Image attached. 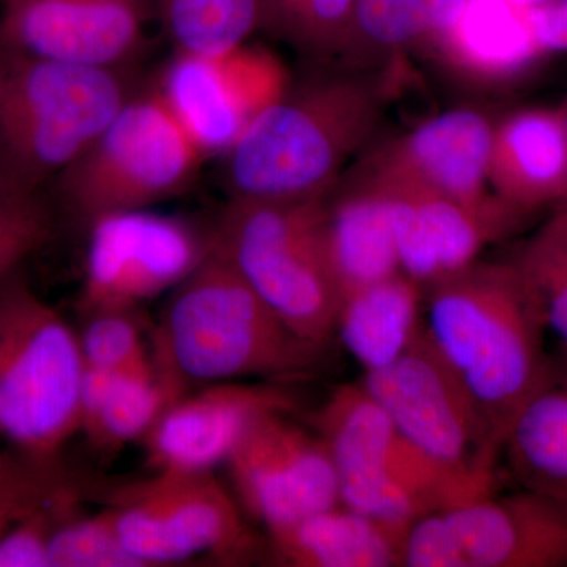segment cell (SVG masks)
<instances>
[{
    "label": "cell",
    "mask_w": 567,
    "mask_h": 567,
    "mask_svg": "<svg viewBox=\"0 0 567 567\" xmlns=\"http://www.w3.org/2000/svg\"><path fill=\"white\" fill-rule=\"evenodd\" d=\"M14 522L6 520V518H0V535H2L3 532H6L7 528L10 527V525H13Z\"/></svg>",
    "instance_id": "37"
},
{
    "label": "cell",
    "mask_w": 567,
    "mask_h": 567,
    "mask_svg": "<svg viewBox=\"0 0 567 567\" xmlns=\"http://www.w3.org/2000/svg\"><path fill=\"white\" fill-rule=\"evenodd\" d=\"M398 66H336L309 74L265 107L224 153L229 199L309 200L327 196L382 121Z\"/></svg>",
    "instance_id": "1"
},
{
    "label": "cell",
    "mask_w": 567,
    "mask_h": 567,
    "mask_svg": "<svg viewBox=\"0 0 567 567\" xmlns=\"http://www.w3.org/2000/svg\"><path fill=\"white\" fill-rule=\"evenodd\" d=\"M328 246L342 298L401 274L385 193L354 169L327 194Z\"/></svg>",
    "instance_id": "20"
},
{
    "label": "cell",
    "mask_w": 567,
    "mask_h": 567,
    "mask_svg": "<svg viewBox=\"0 0 567 567\" xmlns=\"http://www.w3.org/2000/svg\"><path fill=\"white\" fill-rule=\"evenodd\" d=\"M293 395L268 383H208L182 394L142 439L155 473H213L226 464L254 421L271 412H292Z\"/></svg>",
    "instance_id": "16"
},
{
    "label": "cell",
    "mask_w": 567,
    "mask_h": 567,
    "mask_svg": "<svg viewBox=\"0 0 567 567\" xmlns=\"http://www.w3.org/2000/svg\"><path fill=\"white\" fill-rule=\"evenodd\" d=\"M111 507L123 546L141 567L207 555L241 561L256 550L240 505L213 473H155Z\"/></svg>",
    "instance_id": "10"
},
{
    "label": "cell",
    "mask_w": 567,
    "mask_h": 567,
    "mask_svg": "<svg viewBox=\"0 0 567 567\" xmlns=\"http://www.w3.org/2000/svg\"><path fill=\"white\" fill-rule=\"evenodd\" d=\"M495 121L456 107L420 123L358 164L365 173L425 186L470 210L517 226L522 216L499 203L488 185Z\"/></svg>",
    "instance_id": "14"
},
{
    "label": "cell",
    "mask_w": 567,
    "mask_h": 567,
    "mask_svg": "<svg viewBox=\"0 0 567 567\" xmlns=\"http://www.w3.org/2000/svg\"><path fill=\"white\" fill-rule=\"evenodd\" d=\"M212 244L295 334L324 347L341 293L328 246L327 196L229 199Z\"/></svg>",
    "instance_id": "6"
},
{
    "label": "cell",
    "mask_w": 567,
    "mask_h": 567,
    "mask_svg": "<svg viewBox=\"0 0 567 567\" xmlns=\"http://www.w3.org/2000/svg\"><path fill=\"white\" fill-rule=\"evenodd\" d=\"M74 495L37 507L0 535V567H51V537Z\"/></svg>",
    "instance_id": "32"
},
{
    "label": "cell",
    "mask_w": 567,
    "mask_h": 567,
    "mask_svg": "<svg viewBox=\"0 0 567 567\" xmlns=\"http://www.w3.org/2000/svg\"><path fill=\"white\" fill-rule=\"evenodd\" d=\"M289 415L271 412L254 421L224 464L238 505L267 532L341 505L322 439Z\"/></svg>",
    "instance_id": "13"
},
{
    "label": "cell",
    "mask_w": 567,
    "mask_h": 567,
    "mask_svg": "<svg viewBox=\"0 0 567 567\" xmlns=\"http://www.w3.org/2000/svg\"><path fill=\"white\" fill-rule=\"evenodd\" d=\"M54 230L55 208L47 192L0 189V281L20 271L28 257L50 244Z\"/></svg>",
    "instance_id": "30"
},
{
    "label": "cell",
    "mask_w": 567,
    "mask_h": 567,
    "mask_svg": "<svg viewBox=\"0 0 567 567\" xmlns=\"http://www.w3.org/2000/svg\"><path fill=\"white\" fill-rule=\"evenodd\" d=\"M436 55L458 76L495 85L524 76L547 54L537 43L532 10L509 0H466Z\"/></svg>",
    "instance_id": "21"
},
{
    "label": "cell",
    "mask_w": 567,
    "mask_h": 567,
    "mask_svg": "<svg viewBox=\"0 0 567 567\" xmlns=\"http://www.w3.org/2000/svg\"><path fill=\"white\" fill-rule=\"evenodd\" d=\"M360 385L402 434L447 475L480 496L496 491L502 443L436 352L424 324L398 360L379 371L364 372Z\"/></svg>",
    "instance_id": "9"
},
{
    "label": "cell",
    "mask_w": 567,
    "mask_h": 567,
    "mask_svg": "<svg viewBox=\"0 0 567 567\" xmlns=\"http://www.w3.org/2000/svg\"><path fill=\"white\" fill-rule=\"evenodd\" d=\"M424 330L499 443L550 371L547 328L514 260L473 262L425 286Z\"/></svg>",
    "instance_id": "2"
},
{
    "label": "cell",
    "mask_w": 567,
    "mask_h": 567,
    "mask_svg": "<svg viewBox=\"0 0 567 567\" xmlns=\"http://www.w3.org/2000/svg\"><path fill=\"white\" fill-rule=\"evenodd\" d=\"M204 159L152 85L136 91L47 189L52 204L89 227L111 213L144 210L182 196L196 183Z\"/></svg>",
    "instance_id": "8"
},
{
    "label": "cell",
    "mask_w": 567,
    "mask_h": 567,
    "mask_svg": "<svg viewBox=\"0 0 567 567\" xmlns=\"http://www.w3.org/2000/svg\"><path fill=\"white\" fill-rule=\"evenodd\" d=\"M423 0H354L352 32L339 65L371 71L399 65L402 52L420 47Z\"/></svg>",
    "instance_id": "26"
},
{
    "label": "cell",
    "mask_w": 567,
    "mask_h": 567,
    "mask_svg": "<svg viewBox=\"0 0 567 567\" xmlns=\"http://www.w3.org/2000/svg\"><path fill=\"white\" fill-rule=\"evenodd\" d=\"M488 185L522 218L567 203V132L559 107H525L495 122Z\"/></svg>",
    "instance_id": "18"
},
{
    "label": "cell",
    "mask_w": 567,
    "mask_h": 567,
    "mask_svg": "<svg viewBox=\"0 0 567 567\" xmlns=\"http://www.w3.org/2000/svg\"><path fill=\"white\" fill-rule=\"evenodd\" d=\"M0 2H3V0H0Z\"/></svg>",
    "instance_id": "39"
},
{
    "label": "cell",
    "mask_w": 567,
    "mask_h": 567,
    "mask_svg": "<svg viewBox=\"0 0 567 567\" xmlns=\"http://www.w3.org/2000/svg\"><path fill=\"white\" fill-rule=\"evenodd\" d=\"M153 14V0H3L0 44L76 65L128 69Z\"/></svg>",
    "instance_id": "15"
},
{
    "label": "cell",
    "mask_w": 567,
    "mask_h": 567,
    "mask_svg": "<svg viewBox=\"0 0 567 567\" xmlns=\"http://www.w3.org/2000/svg\"><path fill=\"white\" fill-rule=\"evenodd\" d=\"M186 383L290 380L322 347L293 333L212 244L171 292L153 342Z\"/></svg>",
    "instance_id": "3"
},
{
    "label": "cell",
    "mask_w": 567,
    "mask_h": 567,
    "mask_svg": "<svg viewBox=\"0 0 567 567\" xmlns=\"http://www.w3.org/2000/svg\"><path fill=\"white\" fill-rule=\"evenodd\" d=\"M80 344L85 368L126 369L148 360L136 311H103L85 316Z\"/></svg>",
    "instance_id": "31"
},
{
    "label": "cell",
    "mask_w": 567,
    "mask_h": 567,
    "mask_svg": "<svg viewBox=\"0 0 567 567\" xmlns=\"http://www.w3.org/2000/svg\"><path fill=\"white\" fill-rule=\"evenodd\" d=\"M537 43L546 54L567 52V0L532 10Z\"/></svg>",
    "instance_id": "35"
},
{
    "label": "cell",
    "mask_w": 567,
    "mask_h": 567,
    "mask_svg": "<svg viewBox=\"0 0 567 567\" xmlns=\"http://www.w3.org/2000/svg\"><path fill=\"white\" fill-rule=\"evenodd\" d=\"M289 84L271 52L244 43L221 55L175 51L153 87L207 158L227 153Z\"/></svg>",
    "instance_id": "12"
},
{
    "label": "cell",
    "mask_w": 567,
    "mask_h": 567,
    "mask_svg": "<svg viewBox=\"0 0 567 567\" xmlns=\"http://www.w3.org/2000/svg\"><path fill=\"white\" fill-rule=\"evenodd\" d=\"M89 229L80 308L84 316L136 311L173 292L212 248L203 233L177 216L144 210L111 213Z\"/></svg>",
    "instance_id": "11"
},
{
    "label": "cell",
    "mask_w": 567,
    "mask_h": 567,
    "mask_svg": "<svg viewBox=\"0 0 567 567\" xmlns=\"http://www.w3.org/2000/svg\"><path fill=\"white\" fill-rule=\"evenodd\" d=\"M421 289L401 271L342 298L336 331L364 372L386 368L412 344L423 324Z\"/></svg>",
    "instance_id": "24"
},
{
    "label": "cell",
    "mask_w": 567,
    "mask_h": 567,
    "mask_svg": "<svg viewBox=\"0 0 567 567\" xmlns=\"http://www.w3.org/2000/svg\"><path fill=\"white\" fill-rule=\"evenodd\" d=\"M80 336L21 275L0 281V434L24 462L58 473L81 431Z\"/></svg>",
    "instance_id": "5"
},
{
    "label": "cell",
    "mask_w": 567,
    "mask_h": 567,
    "mask_svg": "<svg viewBox=\"0 0 567 567\" xmlns=\"http://www.w3.org/2000/svg\"><path fill=\"white\" fill-rule=\"evenodd\" d=\"M559 110H561L563 121H565V126H566V132H567V102H566L565 106L559 107Z\"/></svg>",
    "instance_id": "38"
},
{
    "label": "cell",
    "mask_w": 567,
    "mask_h": 567,
    "mask_svg": "<svg viewBox=\"0 0 567 567\" xmlns=\"http://www.w3.org/2000/svg\"><path fill=\"white\" fill-rule=\"evenodd\" d=\"M509 2L524 7V9L536 10L540 9V7L548 6V3L555 2V0H509Z\"/></svg>",
    "instance_id": "36"
},
{
    "label": "cell",
    "mask_w": 567,
    "mask_h": 567,
    "mask_svg": "<svg viewBox=\"0 0 567 567\" xmlns=\"http://www.w3.org/2000/svg\"><path fill=\"white\" fill-rule=\"evenodd\" d=\"M457 567H567V502L518 488L443 511Z\"/></svg>",
    "instance_id": "17"
},
{
    "label": "cell",
    "mask_w": 567,
    "mask_h": 567,
    "mask_svg": "<svg viewBox=\"0 0 567 567\" xmlns=\"http://www.w3.org/2000/svg\"><path fill=\"white\" fill-rule=\"evenodd\" d=\"M185 386V380L156 349L148 360L132 368H85L81 431L106 450L142 440L164 410L186 393Z\"/></svg>",
    "instance_id": "19"
},
{
    "label": "cell",
    "mask_w": 567,
    "mask_h": 567,
    "mask_svg": "<svg viewBox=\"0 0 567 567\" xmlns=\"http://www.w3.org/2000/svg\"><path fill=\"white\" fill-rule=\"evenodd\" d=\"M66 494L63 483L35 487H0V518L17 522L37 507L55 502Z\"/></svg>",
    "instance_id": "34"
},
{
    "label": "cell",
    "mask_w": 567,
    "mask_h": 567,
    "mask_svg": "<svg viewBox=\"0 0 567 567\" xmlns=\"http://www.w3.org/2000/svg\"><path fill=\"white\" fill-rule=\"evenodd\" d=\"M466 0H423V35L420 47L436 54L456 29Z\"/></svg>",
    "instance_id": "33"
},
{
    "label": "cell",
    "mask_w": 567,
    "mask_h": 567,
    "mask_svg": "<svg viewBox=\"0 0 567 567\" xmlns=\"http://www.w3.org/2000/svg\"><path fill=\"white\" fill-rule=\"evenodd\" d=\"M513 260L535 295L547 333L567 358V203L555 207Z\"/></svg>",
    "instance_id": "28"
},
{
    "label": "cell",
    "mask_w": 567,
    "mask_h": 567,
    "mask_svg": "<svg viewBox=\"0 0 567 567\" xmlns=\"http://www.w3.org/2000/svg\"><path fill=\"white\" fill-rule=\"evenodd\" d=\"M51 567H141L123 546L112 507L93 516L69 514L51 537Z\"/></svg>",
    "instance_id": "29"
},
{
    "label": "cell",
    "mask_w": 567,
    "mask_h": 567,
    "mask_svg": "<svg viewBox=\"0 0 567 567\" xmlns=\"http://www.w3.org/2000/svg\"><path fill=\"white\" fill-rule=\"evenodd\" d=\"M267 533L275 558L286 566H401L404 536L342 505Z\"/></svg>",
    "instance_id": "22"
},
{
    "label": "cell",
    "mask_w": 567,
    "mask_h": 567,
    "mask_svg": "<svg viewBox=\"0 0 567 567\" xmlns=\"http://www.w3.org/2000/svg\"><path fill=\"white\" fill-rule=\"evenodd\" d=\"M315 425L341 505L383 527L405 536L417 518L481 498L421 453L360 383L334 390Z\"/></svg>",
    "instance_id": "7"
},
{
    "label": "cell",
    "mask_w": 567,
    "mask_h": 567,
    "mask_svg": "<svg viewBox=\"0 0 567 567\" xmlns=\"http://www.w3.org/2000/svg\"><path fill=\"white\" fill-rule=\"evenodd\" d=\"M136 93L128 69H95L0 44V189L47 192Z\"/></svg>",
    "instance_id": "4"
},
{
    "label": "cell",
    "mask_w": 567,
    "mask_h": 567,
    "mask_svg": "<svg viewBox=\"0 0 567 567\" xmlns=\"http://www.w3.org/2000/svg\"><path fill=\"white\" fill-rule=\"evenodd\" d=\"M175 51L221 55L260 28L262 0H153Z\"/></svg>",
    "instance_id": "25"
},
{
    "label": "cell",
    "mask_w": 567,
    "mask_h": 567,
    "mask_svg": "<svg viewBox=\"0 0 567 567\" xmlns=\"http://www.w3.org/2000/svg\"><path fill=\"white\" fill-rule=\"evenodd\" d=\"M353 7L354 0H262L260 28L322 65L344 52Z\"/></svg>",
    "instance_id": "27"
},
{
    "label": "cell",
    "mask_w": 567,
    "mask_h": 567,
    "mask_svg": "<svg viewBox=\"0 0 567 567\" xmlns=\"http://www.w3.org/2000/svg\"><path fill=\"white\" fill-rule=\"evenodd\" d=\"M502 457L522 488L567 502V358L551 360L543 385L507 429Z\"/></svg>",
    "instance_id": "23"
}]
</instances>
